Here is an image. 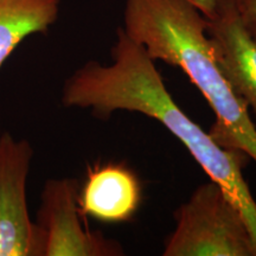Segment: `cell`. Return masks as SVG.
I'll return each instance as SVG.
<instances>
[{
    "mask_svg": "<svg viewBox=\"0 0 256 256\" xmlns=\"http://www.w3.org/2000/svg\"><path fill=\"white\" fill-rule=\"evenodd\" d=\"M110 58L106 66L88 60L76 69L63 83L62 104L89 110L101 120H108L115 112L126 110L159 121L238 208L256 252V200L243 177L249 156L220 146L209 132L184 113L166 88L156 60L127 36L122 26L116 31Z\"/></svg>",
    "mask_w": 256,
    "mask_h": 256,
    "instance_id": "obj_1",
    "label": "cell"
},
{
    "mask_svg": "<svg viewBox=\"0 0 256 256\" xmlns=\"http://www.w3.org/2000/svg\"><path fill=\"white\" fill-rule=\"evenodd\" d=\"M153 60L180 68L215 114L209 134L256 162V127L214 56L206 18L186 0H124V26Z\"/></svg>",
    "mask_w": 256,
    "mask_h": 256,
    "instance_id": "obj_2",
    "label": "cell"
},
{
    "mask_svg": "<svg viewBox=\"0 0 256 256\" xmlns=\"http://www.w3.org/2000/svg\"><path fill=\"white\" fill-rule=\"evenodd\" d=\"M164 256H256L241 211L215 180L192 192L176 210Z\"/></svg>",
    "mask_w": 256,
    "mask_h": 256,
    "instance_id": "obj_3",
    "label": "cell"
},
{
    "mask_svg": "<svg viewBox=\"0 0 256 256\" xmlns=\"http://www.w3.org/2000/svg\"><path fill=\"white\" fill-rule=\"evenodd\" d=\"M76 178H52L40 194L36 226L42 256H122V246L86 224Z\"/></svg>",
    "mask_w": 256,
    "mask_h": 256,
    "instance_id": "obj_4",
    "label": "cell"
},
{
    "mask_svg": "<svg viewBox=\"0 0 256 256\" xmlns=\"http://www.w3.org/2000/svg\"><path fill=\"white\" fill-rule=\"evenodd\" d=\"M34 147L10 132L0 136V256H42L36 223L28 215L26 186Z\"/></svg>",
    "mask_w": 256,
    "mask_h": 256,
    "instance_id": "obj_5",
    "label": "cell"
},
{
    "mask_svg": "<svg viewBox=\"0 0 256 256\" xmlns=\"http://www.w3.org/2000/svg\"><path fill=\"white\" fill-rule=\"evenodd\" d=\"M206 32L220 72L254 116L256 127V42L241 23L232 0H217Z\"/></svg>",
    "mask_w": 256,
    "mask_h": 256,
    "instance_id": "obj_6",
    "label": "cell"
},
{
    "mask_svg": "<svg viewBox=\"0 0 256 256\" xmlns=\"http://www.w3.org/2000/svg\"><path fill=\"white\" fill-rule=\"evenodd\" d=\"M78 203L86 217L104 224L128 223L142 203V182L126 162H94L80 184Z\"/></svg>",
    "mask_w": 256,
    "mask_h": 256,
    "instance_id": "obj_7",
    "label": "cell"
},
{
    "mask_svg": "<svg viewBox=\"0 0 256 256\" xmlns=\"http://www.w3.org/2000/svg\"><path fill=\"white\" fill-rule=\"evenodd\" d=\"M60 0H0V68L25 38L48 34Z\"/></svg>",
    "mask_w": 256,
    "mask_h": 256,
    "instance_id": "obj_8",
    "label": "cell"
},
{
    "mask_svg": "<svg viewBox=\"0 0 256 256\" xmlns=\"http://www.w3.org/2000/svg\"><path fill=\"white\" fill-rule=\"evenodd\" d=\"M241 23L256 42V0H232Z\"/></svg>",
    "mask_w": 256,
    "mask_h": 256,
    "instance_id": "obj_9",
    "label": "cell"
},
{
    "mask_svg": "<svg viewBox=\"0 0 256 256\" xmlns=\"http://www.w3.org/2000/svg\"><path fill=\"white\" fill-rule=\"evenodd\" d=\"M186 2L200 10L204 17L211 18L214 16V12H215L217 0H186Z\"/></svg>",
    "mask_w": 256,
    "mask_h": 256,
    "instance_id": "obj_10",
    "label": "cell"
}]
</instances>
